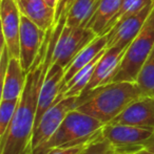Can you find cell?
Masks as SVG:
<instances>
[{"label": "cell", "mask_w": 154, "mask_h": 154, "mask_svg": "<svg viewBox=\"0 0 154 154\" xmlns=\"http://www.w3.org/2000/svg\"><path fill=\"white\" fill-rule=\"evenodd\" d=\"M84 145H78L73 147H64V148H55L49 151L47 154H81Z\"/></svg>", "instance_id": "obj_24"}, {"label": "cell", "mask_w": 154, "mask_h": 154, "mask_svg": "<svg viewBox=\"0 0 154 154\" xmlns=\"http://www.w3.org/2000/svg\"><path fill=\"white\" fill-rule=\"evenodd\" d=\"M127 48L128 46H113L106 48L103 55L101 56V58L97 62L96 66H95L94 72H93L90 82H89V84L84 88V92L81 94L88 93L89 91L99 87V86H103L110 83V81H111L112 77L115 73L117 67H118L119 63H120L121 59H123Z\"/></svg>", "instance_id": "obj_13"}, {"label": "cell", "mask_w": 154, "mask_h": 154, "mask_svg": "<svg viewBox=\"0 0 154 154\" xmlns=\"http://www.w3.org/2000/svg\"><path fill=\"white\" fill-rule=\"evenodd\" d=\"M27 80V72L19 58L11 57L4 78L1 80V100H17L21 97Z\"/></svg>", "instance_id": "obj_15"}, {"label": "cell", "mask_w": 154, "mask_h": 154, "mask_svg": "<svg viewBox=\"0 0 154 154\" xmlns=\"http://www.w3.org/2000/svg\"><path fill=\"white\" fill-rule=\"evenodd\" d=\"M101 0H75L67 16L66 25L87 27Z\"/></svg>", "instance_id": "obj_18"}, {"label": "cell", "mask_w": 154, "mask_h": 154, "mask_svg": "<svg viewBox=\"0 0 154 154\" xmlns=\"http://www.w3.org/2000/svg\"><path fill=\"white\" fill-rule=\"evenodd\" d=\"M74 2L75 0H57V5H56L55 10V20H54L53 26H55L59 22L66 23L68 13Z\"/></svg>", "instance_id": "obj_23"}, {"label": "cell", "mask_w": 154, "mask_h": 154, "mask_svg": "<svg viewBox=\"0 0 154 154\" xmlns=\"http://www.w3.org/2000/svg\"><path fill=\"white\" fill-rule=\"evenodd\" d=\"M106 49H103L96 58L92 60L89 63L87 66H84V68H81L79 71L64 85V87L61 90V95L62 97H78L82 92H84V88L87 87V85L90 82L92 75L94 72L95 66H96L97 62L99 61V59L101 58V56L103 55Z\"/></svg>", "instance_id": "obj_19"}, {"label": "cell", "mask_w": 154, "mask_h": 154, "mask_svg": "<svg viewBox=\"0 0 154 154\" xmlns=\"http://www.w3.org/2000/svg\"><path fill=\"white\" fill-rule=\"evenodd\" d=\"M140 97L145 95L135 82H113L79 95L76 109L106 125Z\"/></svg>", "instance_id": "obj_2"}, {"label": "cell", "mask_w": 154, "mask_h": 154, "mask_svg": "<svg viewBox=\"0 0 154 154\" xmlns=\"http://www.w3.org/2000/svg\"><path fill=\"white\" fill-rule=\"evenodd\" d=\"M133 154H154V152L148 150V149H146V148H143V149H140V150H138L137 152H135Z\"/></svg>", "instance_id": "obj_26"}, {"label": "cell", "mask_w": 154, "mask_h": 154, "mask_svg": "<svg viewBox=\"0 0 154 154\" xmlns=\"http://www.w3.org/2000/svg\"><path fill=\"white\" fill-rule=\"evenodd\" d=\"M154 8V0L146 5L144 8L136 13L135 15L129 17L126 20L119 22L107 34L108 44L107 47H127L137 34L143 29L145 22Z\"/></svg>", "instance_id": "obj_10"}, {"label": "cell", "mask_w": 154, "mask_h": 154, "mask_svg": "<svg viewBox=\"0 0 154 154\" xmlns=\"http://www.w3.org/2000/svg\"><path fill=\"white\" fill-rule=\"evenodd\" d=\"M2 40L6 44L11 57L19 58V37H20L21 12L16 0L0 1Z\"/></svg>", "instance_id": "obj_9"}, {"label": "cell", "mask_w": 154, "mask_h": 154, "mask_svg": "<svg viewBox=\"0 0 154 154\" xmlns=\"http://www.w3.org/2000/svg\"><path fill=\"white\" fill-rule=\"evenodd\" d=\"M64 71L66 69L56 63H52L50 68L48 69L43 81L42 87L38 97L37 112H36L35 127L38 125L43 114L57 102H59L62 89V81H64ZM34 127V129H35Z\"/></svg>", "instance_id": "obj_11"}, {"label": "cell", "mask_w": 154, "mask_h": 154, "mask_svg": "<svg viewBox=\"0 0 154 154\" xmlns=\"http://www.w3.org/2000/svg\"><path fill=\"white\" fill-rule=\"evenodd\" d=\"M135 83L145 97H154V47L143 65Z\"/></svg>", "instance_id": "obj_20"}, {"label": "cell", "mask_w": 154, "mask_h": 154, "mask_svg": "<svg viewBox=\"0 0 154 154\" xmlns=\"http://www.w3.org/2000/svg\"><path fill=\"white\" fill-rule=\"evenodd\" d=\"M143 146H144V148H146V149H148V150L154 152V131H153L152 135H151L150 137H149L148 140L144 143Z\"/></svg>", "instance_id": "obj_25"}, {"label": "cell", "mask_w": 154, "mask_h": 154, "mask_svg": "<svg viewBox=\"0 0 154 154\" xmlns=\"http://www.w3.org/2000/svg\"><path fill=\"white\" fill-rule=\"evenodd\" d=\"M110 123L131 125L154 131V97H140L133 101Z\"/></svg>", "instance_id": "obj_12"}, {"label": "cell", "mask_w": 154, "mask_h": 154, "mask_svg": "<svg viewBox=\"0 0 154 154\" xmlns=\"http://www.w3.org/2000/svg\"><path fill=\"white\" fill-rule=\"evenodd\" d=\"M48 32V31H47ZM47 32L41 29L27 16L21 14L19 37V60L25 72H29L42 47Z\"/></svg>", "instance_id": "obj_8"}, {"label": "cell", "mask_w": 154, "mask_h": 154, "mask_svg": "<svg viewBox=\"0 0 154 154\" xmlns=\"http://www.w3.org/2000/svg\"><path fill=\"white\" fill-rule=\"evenodd\" d=\"M47 1V3L49 4V5H51L52 8H54L56 10V5H57V0H45Z\"/></svg>", "instance_id": "obj_27"}, {"label": "cell", "mask_w": 154, "mask_h": 154, "mask_svg": "<svg viewBox=\"0 0 154 154\" xmlns=\"http://www.w3.org/2000/svg\"><path fill=\"white\" fill-rule=\"evenodd\" d=\"M152 133V130L115 123L106 124L101 129L103 137L121 154H133L143 149L144 143Z\"/></svg>", "instance_id": "obj_6"}, {"label": "cell", "mask_w": 154, "mask_h": 154, "mask_svg": "<svg viewBox=\"0 0 154 154\" xmlns=\"http://www.w3.org/2000/svg\"><path fill=\"white\" fill-rule=\"evenodd\" d=\"M96 37L97 35L88 27L68 26L64 24L54 47L52 63H56L66 69L78 53Z\"/></svg>", "instance_id": "obj_5"}, {"label": "cell", "mask_w": 154, "mask_h": 154, "mask_svg": "<svg viewBox=\"0 0 154 154\" xmlns=\"http://www.w3.org/2000/svg\"><path fill=\"white\" fill-rule=\"evenodd\" d=\"M154 47V8L143 29L128 45V48L110 83L136 82L144 63Z\"/></svg>", "instance_id": "obj_4"}, {"label": "cell", "mask_w": 154, "mask_h": 154, "mask_svg": "<svg viewBox=\"0 0 154 154\" xmlns=\"http://www.w3.org/2000/svg\"><path fill=\"white\" fill-rule=\"evenodd\" d=\"M108 44V36H97L91 43H89L82 51L78 53V55L73 59V61L69 64V66L66 68L64 71V81H62V88L64 87L67 83L74 77L75 75L84 68V66L89 64L94 58H96L103 49L107 48ZM62 90V89H61Z\"/></svg>", "instance_id": "obj_16"}, {"label": "cell", "mask_w": 154, "mask_h": 154, "mask_svg": "<svg viewBox=\"0 0 154 154\" xmlns=\"http://www.w3.org/2000/svg\"><path fill=\"white\" fill-rule=\"evenodd\" d=\"M62 27L53 26L47 32L38 57L27 73L23 91L14 118L5 134L0 137V154H31L38 97L48 69L53 61V51Z\"/></svg>", "instance_id": "obj_1"}, {"label": "cell", "mask_w": 154, "mask_h": 154, "mask_svg": "<svg viewBox=\"0 0 154 154\" xmlns=\"http://www.w3.org/2000/svg\"><path fill=\"white\" fill-rule=\"evenodd\" d=\"M21 14L27 16L43 31H49L54 25L55 8L45 0H16Z\"/></svg>", "instance_id": "obj_14"}, {"label": "cell", "mask_w": 154, "mask_h": 154, "mask_svg": "<svg viewBox=\"0 0 154 154\" xmlns=\"http://www.w3.org/2000/svg\"><path fill=\"white\" fill-rule=\"evenodd\" d=\"M81 154H121L116 150V148L103 136L98 134L95 138L87 143L84 147Z\"/></svg>", "instance_id": "obj_21"}, {"label": "cell", "mask_w": 154, "mask_h": 154, "mask_svg": "<svg viewBox=\"0 0 154 154\" xmlns=\"http://www.w3.org/2000/svg\"><path fill=\"white\" fill-rule=\"evenodd\" d=\"M103 126L105 124L93 116L73 109L67 114L53 136L32 154H47L55 148L86 145L100 134Z\"/></svg>", "instance_id": "obj_3"}, {"label": "cell", "mask_w": 154, "mask_h": 154, "mask_svg": "<svg viewBox=\"0 0 154 154\" xmlns=\"http://www.w3.org/2000/svg\"><path fill=\"white\" fill-rule=\"evenodd\" d=\"M19 99L1 100V103H0V137H2L5 134L6 130L8 129L12 123Z\"/></svg>", "instance_id": "obj_22"}, {"label": "cell", "mask_w": 154, "mask_h": 154, "mask_svg": "<svg viewBox=\"0 0 154 154\" xmlns=\"http://www.w3.org/2000/svg\"><path fill=\"white\" fill-rule=\"evenodd\" d=\"M77 107V97H64L53 105L44 114L37 126L35 127L32 136L31 149L32 153L42 147L53 134L57 131L59 126L64 122L67 114ZM31 153V154H32Z\"/></svg>", "instance_id": "obj_7"}, {"label": "cell", "mask_w": 154, "mask_h": 154, "mask_svg": "<svg viewBox=\"0 0 154 154\" xmlns=\"http://www.w3.org/2000/svg\"><path fill=\"white\" fill-rule=\"evenodd\" d=\"M121 0H101L87 27L94 32L97 36H103L109 23L118 12Z\"/></svg>", "instance_id": "obj_17"}]
</instances>
